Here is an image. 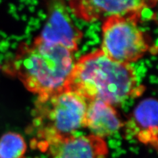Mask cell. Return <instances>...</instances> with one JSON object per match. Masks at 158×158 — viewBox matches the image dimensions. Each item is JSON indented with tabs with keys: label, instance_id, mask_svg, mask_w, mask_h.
Segmentation results:
<instances>
[{
	"label": "cell",
	"instance_id": "obj_1",
	"mask_svg": "<svg viewBox=\"0 0 158 158\" xmlns=\"http://www.w3.org/2000/svg\"><path fill=\"white\" fill-rule=\"evenodd\" d=\"M65 90L88 102L102 101L115 107L140 96L145 88L130 64L113 61L101 49L82 56L75 63Z\"/></svg>",
	"mask_w": 158,
	"mask_h": 158
},
{
	"label": "cell",
	"instance_id": "obj_2",
	"mask_svg": "<svg viewBox=\"0 0 158 158\" xmlns=\"http://www.w3.org/2000/svg\"><path fill=\"white\" fill-rule=\"evenodd\" d=\"M75 63L73 52L36 37L32 44H21L6 71L40 96L65 90Z\"/></svg>",
	"mask_w": 158,
	"mask_h": 158
},
{
	"label": "cell",
	"instance_id": "obj_3",
	"mask_svg": "<svg viewBox=\"0 0 158 158\" xmlns=\"http://www.w3.org/2000/svg\"><path fill=\"white\" fill-rule=\"evenodd\" d=\"M87 104L81 96L67 90L38 96L31 127L38 138L34 140L71 135L84 127Z\"/></svg>",
	"mask_w": 158,
	"mask_h": 158
},
{
	"label": "cell",
	"instance_id": "obj_4",
	"mask_svg": "<svg viewBox=\"0 0 158 158\" xmlns=\"http://www.w3.org/2000/svg\"><path fill=\"white\" fill-rule=\"evenodd\" d=\"M141 17L113 16L102 25L101 50L113 61L130 64L145 55L150 46L145 34L138 26Z\"/></svg>",
	"mask_w": 158,
	"mask_h": 158
},
{
	"label": "cell",
	"instance_id": "obj_5",
	"mask_svg": "<svg viewBox=\"0 0 158 158\" xmlns=\"http://www.w3.org/2000/svg\"><path fill=\"white\" fill-rule=\"evenodd\" d=\"M33 143L50 158H106L108 154L105 140L92 135L56 136Z\"/></svg>",
	"mask_w": 158,
	"mask_h": 158
},
{
	"label": "cell",
	"instance_id": "obj_6",
	"mask_svg": "<svg viewBox=\"0 0 158 158\" xmlns=\"http://www.w3.org/2000/svg\"><path fill=\"white\" fill-rule=\"evenodd\" d=\"M72 12L78 18L85 21H94L113 16H132L141 17L145 10L154 7L157 1L127 0V1H82L69 2Z\"/></svg>",
	"mask_w": 158,
	"mask_h": 158
},
{
	"label": "cell",
	"instance_id": "obj_7",
	"mask_svg": "<svg viewBox=\"0 0 158 158\" xmlns=\"http://www.w3.org/2000/svg\"><path fill=\"white\" fill-rule=\"evenodd\" d=\"M42 40L62 46L74 53L78 48L82 32L73 23L65 2H52L48 6V16L40 34Z\"/></svg>",
	"mask_w": 158,
	"mask_h": 158
},
{
	"label": "cell",
	"instance_id": "obj_8",
	"mask_svg": "<svg viewBox=\"0 0 158 158\" xmlns=\"http://www.w3.org/2000/svg\"><path fill=\"white\" fill-rule=\"evenodd\" d=\"M123 127L127 136L135 138L142 144L151 146L157 150L158 127L156 99L146 98L138 103Z\"/></svg>",
	"mask_w": 158,
	"mask_h": 158
},
{
	"label": "cell",
	"instance_id": "obj_9",
	"mask_svg": "<svg viewBox=\"0 0 158 158\" xmlns=\"http://www.w3.org/2000/svg\"><path fill=\"white\" fill-rule=\"evenodd\" d=\"M123 122L115 107L102 101L88 102L84 119V127L91 135L104 138L115 134L123 127Z\"/></svg>",
	"mask_w": 158,
	"mask_h": 158
},
{
	"label": "cell",
	"instance_id": "obj_10",
	"mask_svg": "<svg viewBox=\"0 0 158 158\" xmlns=\"http://www.w3.org/2000/svg\"><path fill=\"white\" fill-rule=\"evenodd\" d=\"M27 150L26 142L19 133L8 132L0 138V158H23Z\"/></svg>",
	"mask_w": 158,
	"mask_h": 158
}]
</instances>
